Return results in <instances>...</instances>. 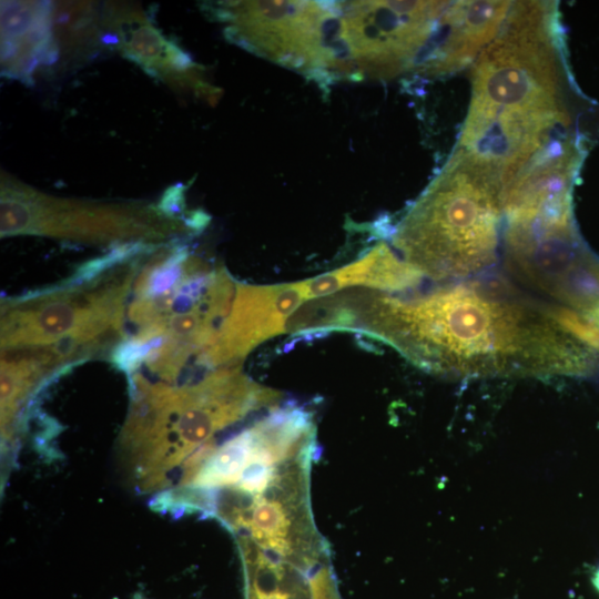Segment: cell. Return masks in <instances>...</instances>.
Returning <instances> with one entry per match:
<instances>
[{
	"label": "cell",
	"instance_id": "1",
	"mask_svg": "<svg viewBox=\"0 0 599 599\" xmlns=\"http://www.w3.org/2000/svg\"><path fill=\"white\" fill-rule=\"evenodd\" d=\"M559 309L506 276L487 275L398 293L339 295L335 328L378 339L433 373H583L595 351L566 329Z\"/></svg>",
	"mask_w": 599,
	"mask_h": 599
},
{
	"label": "cell",
	"instance_id": "2",
	"mask_svg": "<svg viewBox=\"0 0 599 599\" xmlns=\"http://www.w3.org/2000/svg\"><path fill=\"white\" fill-rule=\"evenodd\" d=\"M555 16L552 2H512L474 62L457 148L491 167L504 189L567 121Z\"/></svg>",
	"mask_w": 599,
	"mask_h": 599
},
{
	"label": "cell",
	"instance_id": "3",
	"mask_svg": "<svg viewBox=\"0 0 599 599\" xmlns=\"http://www.w3.org/2000/svg\"><path fill=\"white\" fill-rule=\"evenodd\" d=\"M502 190L491 167L456 148L397 224L402 260L434 283L487 276L500 258Z\"/></svg>",
	"mask_w": 599,
	"mask_h": 599
},
{
	"label": "cell",
	"instance_id": "4",
	"mask_svg": "<svg viewBox=\"0 0 599 599\" xmlns=\"http://www.w3.org/2000/svg\"><path fill=\"white\" fill-rule=\"evenodd\" d=\"M149 245L119 246L62 286L1 304V353L38 352L61 365L120 342Z\"/></svg>",
	"mask_w": 599,
	"mask_h": 599
},
{
	"label": "cell",
	"instance_id": "5",
	"mask_svg": "<svg viewBox=\"0 0 599 599\" xmlns=\"http://www.w3.org/2000/svg\"><path fill=\"white\" fill-rule=\"evenodd\" d=\"M280 399L281 393L256 384L237 365L212 369L182 386L150 384L138 376L123 441L151 466L164 458V470L185 466L220 432Z\"/></svg>",
	"mask_w": 599,
	"mask_h": 599
},
{
	"label": "cell",
	"instance_id": "6",
	"mask_svg": "<svg viewBox=\"0 0 599 599\" xmlns=\"http://www.w3.org/2000/svg\"><path fill=\"white\" fill-rule=\"evenodd\" d=\"M1 235H41L73 242L113 245L171 243L200 225L176 214V200L160 205L54 197L1 179Z\"/></svg>",
	"mask_w": 599,
	"mask_h": 599
},
{
	"label": "cell",
	"instance_id": "7",
	"mask_svg": "<svg viewBox=\"0 0 599 599\" xmlns=\"http://www.w3.org/2000/svg\"><path fill=\"white\" fill-rule=\"evenodd\" d=\"M449 1H361L343 4L337 42L342 72L396 75L422 64Z\"/></svg>",
	"mask_w": 599,
	"mask_h": 599
},
{
	"label": "cell",
	"instance_id": "8",
	"mask_svg": "<svg viewBox=\"0 0 599 599\" xmlns=\"http://www.w3.org/2000/svg\"><path fill=\"white\" fill-rule=\"evenodd\" d=\"M230 39L265 58L301 71L335 69L337 12L312 1L225 2L215 11Z\"/></svg>",
	"mask_w": 599,
	"mask_h": 599
},
{
	"label": "cell",
	"instance_id": "9",
	"mask_svg": "<svg viewBox=\"0 0 599 599\" xmlns=\"http://www.w3.org/2000/svg\"><path fill=\"white\" fill-rule=\"evenodd\" d=\"M306 301L301 283L236 284L231 309L207 351V370L234 366L256 345L286 331L290 316Z\"/></svg>",
	"mask_w": 599,
	"mask_h": 599
},
{
	"label": "cell",
	"instance_id": "10",
	"mask_svg": "<svg viewBox=\"0 0 599 599\" xmlns=\"http://www.w3.org/2000/svg\"><path fill=\"white\" fill-rule=\"evenodd\" d=\"M512 1H449L439 29L418 71L453 73L474 63L502 27Z\"/></svg>",
	"mask_w": 599,
	"mask_h": 599
},
{
	"label": "cell",
	"instance_id": "11",
	"mask_svg": "<svg viewBox=\"0 0 599 599\" xmlns=\"http://www.w3.org/2000/svg\"><path fill=\"white\" fill-rule=\"evenodd\" d=\"M104 20L122 52L149 73L173 85L197 83L192 60L165 39L142 11L113 4Z\"/></svg>",
	"mask_w": 599,
	"mask_h": 599
},
{
	"label": "cell",
	"instance_id": "12",
	"mask_svg": "<svg viewBox=\"0 0 599 599\" xmlns=\"http://www.w3.org/2000/svg\"><path fill=\"white\" fill-rule=\"evenodd\" d=\"M50 3L6 1L1 4V65L4 74L31 78L43 63L57 60Z\"/></svg>",
	"mask_w": 599,
	"mask_h": 599
},
{
	"label": "cell",
	"instance_id": "13",
	"mask_svg": "<svg viewBox=\"0 0 599 599\" xmlns=\"http://www.w3.org/2000/svg\"><path fill=\"white\" fill-rule=\"evenodd\" d=\"M423 280L387 244L380 243L353 263L301 282V287L307 301L353 286L398 293L419 286Z\"/></svg>",
	"mask_w": 599,
	"mask_h": 599
}]
</instances>
